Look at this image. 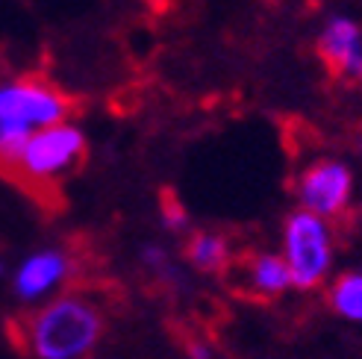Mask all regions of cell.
<instances>
[{"mask_svg": "<svg viewBox=\"0 0 362 359\" xmlns=\"http://www.w3.org/2000/svg\"><path fill=\"white\" fill-rule=\"evenodd\" d=\"M162 221H165V227L174 230V233L189 230V215H186L183 206L174 201V197H171V201H165V206H162Z\"/></svg>", "mask_w": 362, "mask_h": 359, "instance_id": "7c38bea8", "label": "cell"}, {"mask_svg": "<svg viewBox=\"0 0 362 359\" xmlns=\"http://www.w3.org/2000/svg\"><path fill=\"white\" fill-rule=\"evenodd\" d=\"M295 194L300 209L318 215V218H336L345 212L354 194V171L339 159H315L306 165L295 183Z\"/></svg>", "mask_w": 362, "mask_h": 359, "instance_id": "5b68a950", "label": "cell"}, {"mask_svg": "<svg viewBox=\"0 0 362 359\" xmlns=\"http://www.w3.org/2000/svg\"><path fill=\"white\" fill-rule=\"evenodd\" d=\"M186 351H189V356H192V359H215V356H212L201 342H186Z\"/></svg>", "mask_w": 362, "mask_h": 359, "instance_id": "4fadbf2b", "label": "cell"}, {"mask_svg": "<svg viewBox=\"0 0 362 359\" xmlns=\"http://www.w3.org/2000/svg\"><path fill=\"white\" fill-rule=\"evenodd\" d=\"M351 77H356V80L362 83V53H359V59H356V65H354V71H351Z\"/></svg>", "mask_w": 362, "mask_h": 359, "instance_id": "5bb4252c", "label": "cell"}, {"mask_svg": "<svg viewBox=\"0 0 362 359\" xmlns=\"http://www.w3.org/2000/svg\"><path fill=\"white\" fill-rule=\"evenodd\" d=\"M327 300L336 315L362 324V271L339 274L327 292Z\"/></svg>", "mask_w": 362, "mask_h": 359, "instance_id": "30bf717a", "label": "cell"}, {"mask_svg": "<svg viewBox=\"0 0 362 359\" xmlns=\"http://www.w3.org/2000/svg\"><path fill=\"white\" fill-rule=\"evenodd\" d=\"M141 262L151 268V271L162 274V277H174V265L165 254V247H159V245H144L141 247Z\"/></svg>", "mask_w": 362, "mask_h": 359, "instance_id": "8fae6325", "label": "cell"}, {"mask_svg": "<svg viewBox=\"0 0 362 359\" xmlns=\"http://www.w3.org/2000/svg\"><path fill=\"white\" fill-rule=\"evenodd\" d=\"M359 153H362V139H359Z\"/></svg>", "mask_w": 362, "mask_h": 359, "instance_id": "9a60e30c", "label": "cell"}, {"mask_svg": "<svg viewBox=\"0 0 362 359\" xmlns=\"http://www.w3.org/2000/svg\"><path fill=\"white\" fill-rule=\"evenodd\" d=\"M186 259L204 274H218L230 265V245L221 233L197 230L186 242Z\"/></svg>", "mask_w": 362, "mask_h": 359, "instance_id": "9c48e42d", "label": "cell"}, {"mask_svg": "<svg viewBox=\"0 0 362 359\" xmlns=\"http://www.w3.org/2000/svg\"><path fill=\"white\" fill-rule=\"evenodd\" d=\"M106 318L92 298L65 292L18 321V345L33 359H88L103 339Z\"/></svg>", "mask_w": 362, "mask_h": 359, "instance_id": "6da1fadb", "label": "cell"}, {"mask_svg": "<svg viewBox=\"0 0 362 359\" xmlns=\"http://www.w3.org/2000/svg\"><path fill=\"white\" fill-rule=\"evenodd\" d=\"M318 53L324 57L336 74H348L362 53V30L354 18L345 15H333L327 24H324L321 35H318Z\"/></svg>", "mask_w": 362, "mask_h": 359, "instance_id": "52a82bcc", "label": "cell"}, {"mask_svg": "<svg viewBox=\"0 0 362 359\" xmlns=\"http://www.w3.org/2000/svg\"><path fill=\"white\" fill-rule=\"evenodd\" d=\"M288 286H292V277L280 254H257L245 262V289L250 295L277 298Z\"/></svg>", "mask_w": 362, "mask_h": 359, "instance_id": "ba28073f", "label": "cell"}, {"mask_svg": "<svg viewBox=\"0 0 362 359\" xmlns=\"http://www.w3.org/2000/svg\"><path fill=\"white\" fill-rule=\"evenodd\" d=\"M86 153V136L77 124H53V127L33 130L30 139L24 141L21 153L15 156V163L6 168V174L21 177L24 183L45 186L53 183L57 177L74 168Z\"/></svg>", "mask_w": 362, "mask_h": 359, "instance_id": "3957f363", "label": "cell"}, {"mask_svg": "<svg viewBox=\"0 0 362 359\" xmlns=\"http://www.w3.org/2000/svg\"><path fill=\"white\" fill-rule=\"evenodd\" d=\"M74 103L57 86L39 77H18L0 83V124H18L24 130H42L62 124Z\"/></svg>", "mask_w": 362, "mask_h": 359, "instance_id": "277c9868", "label": "cell"}, {"mask_svg": "<svg viewBox=\"0 0 362 359\" xmlns=\"http://www.w3.org/2000/svg\"><path fill=\"white\" fill-rule=\"evenodd\" d=\"M71 274V257L59 247H47V250H35L30 254L12 274V292L18 300L35 303L42 300L47 292L59 289Z\"/></svg>", "mask_w": 362, "mask_h": 359, "instance_id": "8992f818", "label": "cell"}, {"mask_svg": "<svg viewBox=\"0 0 362 359\" xmlns=\"http://www.w3.org/2000/svg\"><path fill=\"white\" fill-rule=\"evenodd\" d=\"M283 262L295 289H318L333 268V233L327 221L306 209L288 215L283 224Z\"/></svg>", "mask_w": 362, "mask_h": 359, "instance_id": "7a4b0ae2", "label": "cell"}]
</instances>
